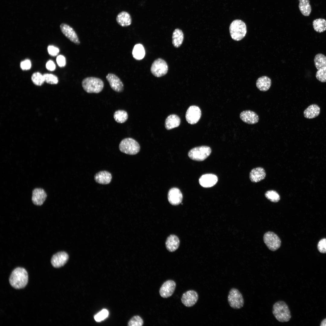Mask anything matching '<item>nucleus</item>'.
Returning a JSON list of instances; mask_svg holds the SVG:
<instances>
[{
	"label": "nucleus",
	"mask_w": 326,
	"mask_h": 326,
	"mask_svg": "<svg viewBox=\"0 0 326 326\" xmlns=\"http://www.w3.org/2000/svg\"><path fill=\"white\" fill-rule=\"evenodd\" d=\"M46 68L49 70L53 71L56 69V65L54 62L51 60L48 61L46 64Z\"/></svg>",
	"instance_id": "nucleus-43"
},
{
	"label": "nucleus",
	"mask_w": 326,
	"mask_h": 326,
	"mask_svg": "<svg viewBox=\"0 0 326 326\" xmlns=\"http://www.w3.org/2000/svg\"><path fill=\"white\" fill-rule=\"evenodd\" d=\"M199 298L197 292L194 290L187 291L182 295L181 298L182 303L187 307H191L197 302Z\"/></svg>",
	"instance_id": "nucleus-12"
},
{
	"label": "nucleus",
	"mask_w": 326,
	"mask_h": 326,
	"mask_svg": "<svg viewBox=\"0 0 326 326\" xmlns=\"http://www.w3.org/2000/svg\"><path fill=\"white\" fill-rule=\"evenodd\" d=\"M145 55V50L142 44H137L134 46L132 51V55L135 59L141 60L144 58Z\"/></svg>",
	"instance_id": "nucleus-28"
},
{
	"label": "nucleus",
	"mask_w": 326,
	"mask_h": 326,
	"mask_svg": "<svg viewBox=\"0 0 326 326\" xmlns=\"http://www.w3.org/2000/svg\"><path fill=\"white\" fill-rule=\"evenodd\" d=\"M47 50L49 54L53 56L57 55L59 52V50L57 47L52 45L48 46Z\"/></svg>",
	"instance_id": "nucleus-40"
},
{
	"label": "nucleus",
	"mask_w": 326,
	"mask_h": 326,
	"mask_svg": "<svg viewBox=\"0 0 326 326\" xmlns=\"http://www.w3.org/2000/svg\"><path fill=\"white\" fill-rule=\"evenodd\" d=\"M264 242L271 251H274L277 250L280 246L281 241L278 235L272 232L265 233L263 237Z\"/></svg>",
	"instance_id": "nucleus-9"
},
{
	"label": "nucleus",
	"mask_w": 326,
	"mask_h": 326,
	"mask_svg": "<svg viewBox=\"0 0 326 326\" xmlns=\"http://www.w3.org/2000/svg\"><path fill=\"white\" fill-rule=\"evenodd\" d=\"M271 84V79L268 77L264 76L259 78L256 82L258 89L262 91H265L270 88Z\"/></svg>",
	"instance_id": "nucleus-25"
},
{
	"label": "nucleus",
	"mask_w": 326,
	"mask_h": 326,
	"mask_svg": "<svg viewBox=\"0 0 326 326\" xmlns=\"http://www.w3.org/2000/svg\"><path fill=\"white\" fill-rule=\"evenodd\" d=\"M168 199L169 203L173 205H177L181 203L183 200V195L179 189L173 187L170 189L168 193Z\"/></svg>",
	"instance_id": "nucleus-15"
},
{
	"label": "nucleus",
	"mask_w": 326,
	"mask_h": 326,
	"mask_svg": "<svg viewBox=\"0 0 326 326\" xmlns=\"http://www.w3.org/2000/svg\"><path fill=\"white\" fill-rule=\"evenodd\" d=\"M316 77L321 82H326V67L318 70L316 74Z\"/></svg>",
	"instance_id": "nucleus-37"
},
{
	"label": "nucleus",
	"mask_w": 326,
	"mask_h": 326,
	"mask_svg": "<svg viewBox=\"0 0 326 326\" xmlns=\"http://www.w3.org/2000/svg\"><path fill=\"white\" fill-rule=\"evenodd\" d=\"M317 247L320 253H326V238H324L320 240L318 243Z\"/></svg>",
	"instance_id": "nucleus-39"
},
{
	"label": "nucleus",
	"mask_w": 326,
	"mask_h": 326,
	"mask_svg": "<svg viewBox=\"0 0 326 326\" xmlns=\"http://www.w3.org/2000/svg\"><path fill=\"white\" fill-rule=\"evenodd\" d=\"M314 62L317 69L326 67V56L321 53H318L315 57Z\"/></svg>",
	"instance_id": "nucleus-32"
},
{
	"label": "nucleus",
	"mask_w": 326,
	"mask_h": 326,
	"mask_svg": "<svg viewBox=\"0 0 326 326\" xmlns=\"http://www.w3.org/2000/svg\"><path fill=\"white\" fill-rule=\"evenodd\" d=\"M266 176L265 171L263 168L258 167L252 169L249 173V178L253 183H257L264 179Z\"/></svg>",
	"instance_id": "nucleus-20"
},
{
	"label": "nucleus",
	"mask_w": 326,
	"mask_h": 326,
	"mask_svg": "<svg viewBox=\"0 0 326 326\" xmlns=\"http://www.w3.org/2000/svg\"><path fill=\"white\" fill-rule=\"evenodd\" d=\"M264 195L267 199L272 202H277L280 200V196L279 194L276 191L273 190L267 191Z\"/></svg>",
	"instance_id": "nucleus-33"
},
{
	"label": "nucleus",
	"mask_w": 326,
	"mask_h": 326,
	"mask_svg": "<svg viewBox=\"0 0 326 326\" xmlns=\"http://www.w3.org/2000/svg\"><path fill=\"white\" fill-rule=\"evenodd\" d=\"M176 286L175 282L173 280H169L165 282L161 287L159 293L163 298H167L171 296L173 293Z\"/></svg>",
	"instance_id": "nucleus-14"
},
{
	"label": "nucleus",
	"mask_w": 326,
	"mask_h": 326,
	"mask_svg": "<svg viewBox=\"0 0 326 326\" xmlns=\"http://www.w3.org/2000/svg\"><path fill=\"white\" fill-rule=\"evenodd\" d=\"M56 61L57 64L60 67H63L66 65V58L63 55H59L58 56L56 59Z\"/></svg>",
	"instance_id": "nucleus-42"
},
{
	"label": "nucleus",
	"mask_w": 326,
	"mask_h": 326,
	"mask_svg": "<svg viewBox=\"0 0 326 326\" xmlns=\"http://www.w3.org/2000/svg\"><path fill=\"white\" fill-rule=\"evenodd\" d=\"M201 115L200 108L197 106H190L187 109L185 115L187 122L191 124L196 123L200 120Z\"/></svg>",
	"instance_id": "nucleus-10"
},
{
	"label": "nucleus",
	"mask_w": 326,
	"mask_h": 326,
	"mask_svg": "<svg viewBox=\"0 0 326 326\" xmlns=\"http://www.w3.org/2000/svg\"><path fill=\"white\" fill-rule=\"evenodd\" d=\"M44 81L50 84H56L58 83L57 77L51 74L45 73L43 75Z\"/></svg>",
	"instance_id": "nucleus-35"
},
{
	"label": "nucleus",
	"mask_w": 326,
	"mask_h": 326,
	"mask_svg": "<svg viewBox=\"0 0 326 326\" xmlns=\"http://www.w3.org/2000/svg\"><path fill=\"white\" fill-rule=\"evenodd\" d=\"M108 315V311L106 309H104L95 315L94 318L96 321L100 322L106 318Z\"/></svg>",
	"instance_id": "nucleus-38"
},
{
	"label": "nucleus",
	"mask_w": 326,
	"mask_h": 326,
	"mask_svg": "<svg viewBox=\"0 0 326 326\" xmlns=\"http://www.w3.org/2000/svg\"><path fill=\"white\" fill-rule=\"evenodd\" d=\"M299 8L301 13L304 16H309L312 9L309 0H299Z\"/></svg>",
	"instance_id": "nucleus-29"
},
{
	"label": "nucleus",
	"mask_w": 326,
	"mask_h": 326,
	"mask_svg": "<svg viewBox=\"0 0 326 326\" xmlns=\"http://www.w3.org/2000/svg\"><path fill=\"white\" fill-rule=\"evenodd\" d=\"M168 70V66L166 62L160 58L156 59L153 62L150 69L151 73L157 77L165 75Z\"/></svg>",
	"instance_id": "nucleus-8"
},
{
	"label": "nucleus",
	"mask_w": 326,
	"mask_h": 326,
	"mask_svg": "<svg viewBox=\"0 0 326 326\" xmlns=\"http://www.w3.org/2000/svg\"><path fill=\"white\" fill-rule=\"evenodd\" d=\"M69 259L67 254L61 251L56 253L52 257L51 262L52 266L55 268H59L63 266Z\"/></svg>",
	"instance_id": "nucleus-16"
},
{
	"label": "nucleus",
	"mask_w": 326,
	"mask_h": 326,
	"mask_svg": "<svg viewBox=\"0 0 326 326\" xmlns=\"http://www.w3.org/2000/svg\"><path fill=\"white\" fill-rule=\"evenodd\" d=\"M320 112V109L319 106L316 104H312L304 110L303 114L305 117L310 119L317 117Z\"/></svg>",
	"instance_id": "nucleus-26"
},
{
	"label": "nucleus",
	"mask_w": 326,
	"mask_h": 326,
	"mask_svg": "<svg viewBox=\"0 0 326 326\" xmlns=\"http://www.w3.org/2000/svg\"><path fill=\"white\" fill-rule=\"evenodd\" d=\"M180 243V240L177 236L174 235H170L166 241V248L170 252L174 251L179 247Z\"/></svg>",
	"instance_id": "nucleus-24"
},
{
	"label": "nucleus",
	"mask_w": 326,
	"mask_h": 326,
	"mask_svg": "<svg viewBox=\"0 0 326 326\" xmlns=\"http://www.w3.org/2000/svg\"><path fill=\"white\" fill-rule=\"evenodd\" d=\"M320 326H326V318L323 319L321 322Z\"/></svg>",
	"instance_id": "nucleus-44"
},
{
	"label": "nucleus",
	"mask_w": 326,
	"mask_h": 326,
	"mask_svg": "<svg viewBox=\"0 0 326 326\" xmlns=\"http://www.w3.org/2000/svg\"><path fill=\"white\" fill-rule=\"evenodd\" d=\"M312 25L314 30L317 32L321 33L326 30V20L323 18L314 20Z\"/></svg>",
	"instance_id": "nucleus-30"
},
{
	"label": "nucleus",
	"mask_w": 326,
	"mask_h": 326,
	"mask_svg": "<svg viewBox=\"0 0 326 326\" xmlns=\"http://www.w3.org/2000/svg\"><path fill=\"white\" fill-rule=\"evenodd\" d=\"M28 275L26 270L22 267L15 269L12 272L9 278L11 285L15 289L24 287L28 283Z\"/></svg>",
	"instance_id": "nucleus-1"
},
{
	"label": "nucleus",
	"mask_w": 326,
	"mask_h": 326,
	"mask_svg": "<svg viewBox=\"0 0 326 326\" xmlns=\"http://www.w3.org/2000/svg\"><path fill=\"white\" fill-rule=\"evenodd\" d=\"M60 27L62 34L71 41L77 45L80 44L76 33L71 27L66 24L62 23Z\"/></svg>",
	"instance_id": "nucleus-11"
},
{
	"label": "nucleus",
	"mask_w": 326,
	"mask_h": 326,
	"mask_svg": "<svg viewBox=\"0 0 326 326\" xmlns=\"http://www.w3.org/2000/svg\"><path fill=\"white\" fill-rule=\"evenodd\" d=\"M116 20L117 23L123 27H127L132 23V18L130 14L126 11H122L117 15Z\"/></svg>",
	"instance_id": "nucleus-22"
},
{
	"label": "nucleus",
	"mask_w": 326,
	"mask_h": 326,
	"mask_svg": "<svg viewBox=\"0 0 326 326\" xmlns=\"http://www.w3.org/2000/svg\"><path fill=\"white\" fill-rule=\"evenodd\" d=\"M228 301L230 306L235 309H239L244 305V299L241 293L235 288H232L229 291Z\"/></svg>",
	"instance_id": "nucleus-7"
},
{
	"label": "nucleus",
	"mask_w": 326,
	"mask_h": 326,
	"mask_svg": "<svg viewBox=\"0 0 326 326\" xmlns=\"http://www.w3.org/2000/svg\"><path fill=\"white\" fill-rule=\"evenodd\" d=\"M31 66V62L28 59L22 61L20 63L21 68L23 70H29L30 69Z\"/></svg>",
	"instance_id": "nucleus-41"
},
{
	"label": "nucleus",
	"mask_w": 326,
	"mask_h": 326,
	"mask_svg": "<svg viewBox=\"0 0 326 326\" xmlns=\"http://www.w3.org/2000/svg\"><path fill=\"white\" fill-rule=\"evenodd\" d=\"M31 78L33 83L38 86H41L45 82L43 75L39 72L34 73Z\"/></svg>",
	"instance_id": "nucleus-34"
},
{
	"label": "nucleus",
	"mask_w": 326,
	"mask_h": 326,
	"mask_svg": "<svg viewBox=\"0 0 326 326\" xmlns=\"http://www.w3.org/2000/svg\"><path fill=\"white\" fill-rule=\"evenodd\" d=\"M184 38V34L181 30L179 28L175 29L172 35V43L173 46L177 48L182 44Z\"/></svg>",
	"instance_id": "nucleus-27"
},
{
	"label": "nucleus",
	"mask_w": 326,
	"mask_h": 326,
	"mask_svg": "<svg viewBox=\"0 0 326 326\" xmlns=\"http://www.w3.org/2000/svg\"><path fill=\"white\" fill-rule=\"evenodd\" d=\"M46 197V192L42 188H35L32 191V200L33 203L36 205L41 206L42 205Z\"/></svg>",
	"instance_id": "nucleus-19"
},
{
	"label": "nucleus",
	"mask_w": 326,
	"mask_h": 326,
	"mask_svg": "<svg viewBox=\"0 0 326 326\" xmlns=\"http://www.w3.org/2000/svg\"><path fill=\"white\" fill-rule=\"evenodd\" d=\"M121 152L129 155H135L139 152L140 147L138 142L135 139L131 138L123 139L120 142L119 146Z\"/></svg>",
	"instance_id": "nucleus-5"
},
{
	"label": "nucleus",
	"mask_w": 326,
	"mask_h": 326,
	"mask_svg": "<svg viewBox=\"0 0 326 326\" xmlns=\"http://www.w3.org/2000/svg\"><path fill=\"white\" fill-rule=\"evenodd\" d=\"M240 117L243 122L250 124H256L259 120L257 114L251 110L242 111L240 113Z\"/></svg>",
	"instance_id": "nucleus-18"
},
{
	"label": "nucleus",
	"mask_w": 326,
	"mask_h": 326,
	"mask_svg": "<svg viewBox=\"0 0 326 326\" xmlns=\"http://www.w3.org/2000/svg\"><path fill=\"white\" fill-rule=\"evenodd\" d=\"M143 324V321L142 318L139 316H133L128 322L129 326H142Z\"/></svg>",
	"instance_id": "nucleus-36"
},
{
	"label": "nucleus",
	"mask_w": 326,
	"mask_h": 326,
	"mask_svg": "<svg viewBox=\"0 0 326 326\" xmlns=\"http://www.w3.org/2000/svg\"><path fill=\"white\" fill-rule=\"evenodd\" d=\"M229 29L232 39L237 41L242 40L247 33L246 25L241 20L236 19L232 21L230 24Z\"/></svg>",
	"instance_id": "nucleus-4"
},
{
	"label": "nucleus",
	"mask_w": 326,
	"mask_h": 326,
	"mask_svg": "<svg viewBox=\"0 0 326 326\" xmlns=\"http://www.w3.org/2000/svg\"><path fill=\"white\" fill-rule=\"evenodd\" d=\"M128 115L127 112L123 110H118L113 114L115 121L119 123H123L127 120Z\"/></svg>",
	"instance_id": "nucleus-31"
},
{
	"label": "nucleus",
	"mask_w": 326,
	"mask_h": 326,
	"mask_svg": "<svg viewBox=\"0 0 326 326\" xmlns=\"http://www.w3.org/2000/svg\"><path fill=\"white\" fill-rule=\"evenodd\" d=\"M111 88L117 92H122L124 90V85L120 78L115 74L108 73L106 76Z\"/></svg>",
	"instance_id": "nucleus-13"
},
{
	"label": "nucleus",
	"mask_w": 326,
	"mask_h": 326,
	"mask_svg": "<svg viewBox=\"0 0 326 326\" xmlns=\"http://www.w3.org/2000/svg\"><path fill=\"white\" fill-rule=\"evenodd\" d=\"M181 119L177 115L172 114L169 115L165 122V127L168 130H170L179 126Z\"/></svg>",
	"instance_id": "nucleus-23"
},
{
	"label": "nucleus",
	"mask_w": 326,
	"mask_h": 326,
	"mask_svg": "<svg viewBox=\"0 0 326 326\" xmlns=\"http://www.w3.org/2000/svg\"><path fill=\"white\" fill-rule=\"evenodd\" d=\"M272 313L276 319L281 322H288L291 318L289 307L283 301H279L274 304Z\"/></svg>",
	"instance_id": "nucleus-2"
},
{
	"label": "nucleus",
	"mask_w": 326,
	"mask_h": 326,
	"mask_svg": "<svg viewBox=\"0 0 326 326\" xmlns=\"http://www.w3.org/2000/svg\"><path fill=\"white\" fill-rule=\"evenodd\" d=\"M211 148L207 146H201L194 147L188 152V155L191 159L197 161H203L210 155Z\"/></svg>",
	"instance_id": "nucleus-6"
},
{
	"label": "nucleus",
	"mask_w": 326,
	"mask_h": 326,
	"mask_svg": "<svg viewBox=\"0 0 326 326\" xmlns=\"http://www.w3.org/2000/svg\"><path fill=\"white\" fill-rule=\"evenodd\" d=\"M218 177L215 174H207L203 175L199 179L200 185L204 187L208 188L214 186L217 183Z\"/></svg>",
	"instance_id": "nucleus-17"
},
{
	"label": "nucleus",
	"mask_w": 326,
	"mask_h": 326,
	"mask_svg": "<svg viewBox=\"0 0 326 326\" xmlns=\"http://www.w3.org/2000/svg\"><path fill=\"white\" fill-rule=\"evenodd\" d=\"M82 87L88 93H99L103 90L104 83L100 78L94 77H87L84 78L82 82Z\"/></svg>",
	"instance_id": "nucleus-3"
},
{
	"label": "nucleus",
	"mask_w": 326,
	"mask_h": 326,
	"mask_svg": "<svg viewBox=\"0 0 326 326\" xmlns=\"http://www.w3.org/2000/svg\"><path fill=\"white\" fill-rule=\"evenodd\" d=\"M94 180L98 184H107L111 182L112 176L110 172L106 171H102L96 173L94 176Z\"/></svg>",
	"instance_id": "nucleus-21"
}]
</instances>
